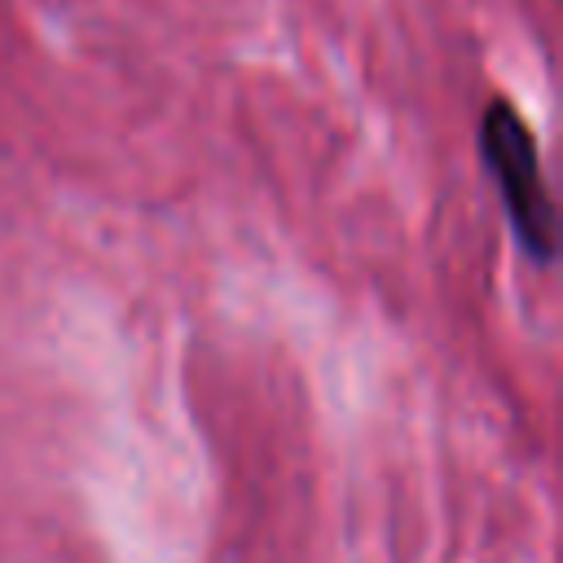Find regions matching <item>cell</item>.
Here are the masks:
<instances>
[{"label":"cell","instance_id":"cell-1","mask_svg":"<svg viewBox=\"0 0 563 563\" xmlns=\"http://www.w3.org/2000/svg\"><path fill=\"white\" fill-rule=\"evenodd\" d=\"M479 158L497 185L501 211L519 238V246L537 260L550 264L559 246V224H554V198L541 172V154L532 141V128L510 101H488L479 119Z\"/></svg>","mask_w":563,"mask_h":563}]
</instances>
